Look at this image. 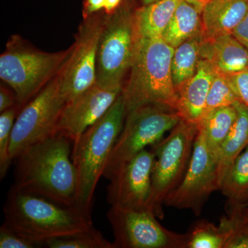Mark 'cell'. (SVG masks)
I'll return each instance as SVG.
<instances>
[{
  "mask_svg": "<svg viewBox=\"0 0 248 248\" xmlns=\"http://www.w3.org/2000/svg\"><path fill=\"white\" fill-rule=\"evenodd\" d=\"M73 141L57 133L29 147L16 158L14 186L63 206L76 207L78 174Z\"/></svg>",
  "mask_w": 248,
  "mask_h": 248,
  "instance_id": "1",
  "label": "cell"
},
{
  "mask_svg": "<svg viewBox=\"0 0 248 248\" xmlns=\"http://www.w3.org/2000/svg\"><path fill=\"white\" fill-rule=\"evenodd\" d=\"M4 223L24 237L44 246L54 238L76 234L93 226L91 215L63 206L14 185L4 206Z\"/></svg>",
  "mask_w": 248,
  "mask_h": 248,
  "instance_id": "2",
  "label": "cell"
},
{
  "mask_svg": "<svg viewBox=\"0 0 248 248\" xmlns=\"http://www.w3.org/2000/svg\"><path fill=\"white\" fill-rule=\"evenodd\" d=\"M174 51L161 38L137 35L130 78L122 91L126 114L146 105L177 112L178 97L171 74Z\"/></svg>",
  "mask_w": 248,
  "mask_h": 248,
  "instance_id": "3",
  "label": "cell"
},
{
  "mask_svg": "<svg viewBox=\"0 0 248 248\" xmlns=\"http://www.w3.org/2000/svg\"><path fill=\"white\" fill-rule=\"evenodd\" d=\"M126 117L120 94L107 113L73 141L71 158L78 174L76 207L91 215L94 191Z\"/></svg>",
  "mask_w": 248,
  "mask_h": 248,
  "instance_id": "4",
  "label": "cell"
},
{
  "mask_svg": "<svg viewBox=\"0 0 248 248\" xmlns=\"http://www.w3.org/2000/svg\"><path fill=\"white\" fill-rule=\"evenodd\" d=\"M71 51L46 53L14 37L0 56V78L14 90L19 107L25 105L58 74Z\"/></svg>",
  "mask_w": 248,
  "mask_h": 248,
  "instance_id": "5",
  "label": "cell"
},
{
  "mask_svg": "<svg viewBox=\"0 0 248 248\" xmlns=\"http://www.w3.org/2000/svg\"><path fill=\"white\" fill-rule=\"evenodd\" d=\"M198 132L197 124L182 120L167 137L151 146L155 161L148 210L159 219L164 217L165 200L185 177Z\"/></svg>",
  "mask_w": 248,
  "mask_h": 248,
  "instance_id": "6",
  "label": "cell"
},
{
  "mask_svg": "<svg viewBox=\"0 0 248 248\" xmlns=\"http://www.w3.org/2000/svg\"><path fill=\"white\" fill-rule=\"evenodd\" d=\"M182 120L177 112L146 105L126 114L103 176L111 180L134 156L164 138Z\"/></svg>",
  "mask_w": 248,
  "mask_h": 248,
  "instance_id": "7",
  "label": "cell"
},
{
  "mask_svg": "<svg viewBox=\"0 0 248 248\" xmlns=\"http://www.w3.org/2000/svg\"><path fill=\"white\" fill-rule=\"evenodd\" d=\"M66 104L58 74L18 114L10 144L13 161L29 147L58 133L59 122Z\"/></svg>",
  "mask_w": 248,
  "mask_h": 248,
  "instance_id": "8",
  "label": "cell"
},
{
  "mask_svg": "<svg viewBox=\"0 0 248 248\" xmlns=\"http://www.w3.org/2000/svg\"><path fill=\"white\" fill-rule=\"evenodd\" d=\"M137 33L134 15L119 8L106 16L98 46L96 83L104 87L123 86L133 63Z\"/></svg>",
  "mask_w": 248,
  "mask_h": 248,
  "instance_id": "9",
  "label": "cell"
},
{
  "mask_svg": "<svg viewBox=\"0 0 248 248\" xmlns=\"http://www.w3.org/2000/svg\"><path fill=\"white\" fill-rule=\"evenodd\" d=\"M148 210L110 206L108 221L116 248H187V234L169 231Z\"/></svg>",
  "mask_w": 248,
  "mask_h": 248,
  "instance_id": "10",
  "label": "cell"
},
{
  "mask_svg": "<svg viewBox=\"0 0 248 248\" xmlns=\"http://www.w3.org/2000/svg\"><path fill=\"white\" fill-rule=\"evenodd\" d=\"M106 16L94 14L84 19L66 61L59 72L61 91L66 103L96 83L98 46Z\"/></svg>",
  "mask_w": 248,
  "mask_h": 248,
  "instance_id": "11",
  "label": "cell"
},
{
  "mask_svg": "<svg viewBox=\"0 0 248 248\" xmlns=\"http://www.w3.org/2000/svg\"><path fill=\"white\" fill-rule=\"evenodd\" d=\"M216 190H219L218 158L210 151L203 133L199 130L185 177L168 196L164 205L191 210L200 216L209 197Z\"/></svg>",
  "mask_w": 248,
  "mask_h": 248,
  "instance_id": "12",
  "label": "cell"
},
{
  "mask_svg": "<svg viewBox=\"0 0 248 248\" xmlns=\"http://www.w3.org/2000/svg\"><path fill=\"white\" fill-rule=\"evenodd\" d=\"M155 161L154 151L145 149L124 165L107 187V202L110 206L148 210Z\"/></svg>",
  "mask_w": 248,
  "mask_h": 248,
  "instance_id": "13",
  "label": "cell"
},
{
  "mask_svg": "<svg viewBox=\"0 0 248 248\" xmlns=\"http://www.w3.org/2000/svg\"><path fill=\"white\" fill-rule=\"evenodd\" d=\"M123 89L124 86L104 87L95 83L76 99L67 102L59 122L58 133L74 141L107 113Z\"/></svg>",
  "mask_w": 248,
  "mask_h": 248,
  "instance_id": "14",
  "label": "cell"
},
{
  "mask_svg": "<svg viewBox=\"0 0 248 248\" xmlns=\"http://www.w3.org/2000/svg\"><path fill=\"white\" fill-rule=\"evenodd\" d=\"M200 59L208 62L215 73L224 76L248 68V50L231 34L202 37Z\"/></svg>",
  "mask_w": 248,
  "mask_h": 248,
  "instance_id": "15",
  "label": "cell"
},
{
  "mask_svg": "<svg viewBox=\"0 0 248 248\" xmlns=\"http://www.w3.org/2000/svg\"><path fill=\"white\" fill-rule=\"evenodd\" d=\"M215 74L211 65L200 59L195 74L176 89L177 112L182 120L197 125L200 123Z\"/></svg>",
  "mask_w": 248,
  "mask_h": 248,
  "instance_id": "16",
  "label": "cell"
},
{
  "mask_svg": "<svg viewBox=\"0 0 248 248\" xmlns=\"http://www.w3.org/2000/svg\"><path fill=\"white\" fill-rule=\"evenodd\" d=\"M248 12V0H208L202 8L203 38L232 34Z\"/></svg>",
  "mask_w": 248,
  "mask_h": 248,
  "instance_id": "17",
  "label": "cell"
},
{
  "mask_svg": "<svg viewBox=\"0 0 248 248\" xmlns=\"http://www.w3.org/2000/svg\"><path fill=\"white\" fill-rule=\"evenodd\" d=\"M181 1L161 0L136 10L133 15L137 35L144 38H161Z\"/></svg>",
  "mask_w": 248,
  "mask_h": 248,
  "instance_id": "18",
  "label": "cell"
},
{
  "mask_svg": "<svg viewBox=\"0 0 248 248\" xmlns=\"http://www.w3.org/2000/svg\"><path fill=\"white\" fill-rule=\"evenodd\" d=\"M234 106L237 110V117L218 155L219 189L227 170L248 146V108L240 102Z\"/></svg>",
  "mask_w": 248,
  "mask_h": 248,
  "instance_id": "19",
  "label": "cell"
},
{
  "mask_svg": "<svg viewBox=\"0 0 248 248\" xmlns=\"http://www.w3.org/2000/svg\"><path fill=\"white\" fill-rule=\"evenodd\" d=\"M201 33V11L194 5L182 0L161 36V39L175 48L186 41Z\"/></svg>",
  "mask_w": 248,
  "mask_h": 248,
  "instance_id": "20",
  "label": "cell"
},
{
  "mask_svg": "<svg viewBox=\"0 0 248 248\" xmlns=\"http://www.w3.org/2000/svg\"><path fill=\"white\" fill-rule=\"evenodd\" d=\"M237 117L235 106L218 108L205 114L198 124L210 151L218 158L220 148Z\"/></svg>",
  "mask_w": 248,
  "mask_h": 248,
  "instance_id": "21",
  "label": "cell"
},
{
  "mask_svg": "<svg viewBox=\"0 0 248 248\" xmlns=\"http://www.w3.org/2000/svg\"><path fill=\"white\" fill-rule=\"evenodd\" d=\"M219 190L227 203L238 206L248 204V146L236 157L222 179Z\"/></svg>",
  "mask_w": 248,
  "mask_h": 248,
  "instance_id": "22",
  "label": "cell"
},
{
  "mask_svg": "<svg viewBox=\"0 0 248 248\" xmlns=\"http://www.w3.org/2000/svg\"><path fill=\"white\" fill-rule=\"evenodd\" d=\"M202 40L201 33L174 48L171 62V74L175 90L197 72L200 60Z\"/></svg>",
  "mask_w": 248,
  "mask_h": 248,
  "instance_id": "23",
  "label": "cell"
},
{
  "mask_svg": "<svg viewBox=\"0 0 248 248\" xmlns=\"http://www.w3.org/2000/svg\"><path fill=\"white\" fill-rule=\"evenodd\" d=\"M187 235V248H225L231 226L227 215L220 219L218 226L207 220H200L191 226Z\"/></svg>",
  "mask_w": 248,
  "mask_h": 248,
  "instance_id": "24",
  "label": "cell"
},
{
  "mask_svg": "<svg viewBox=\"0 0 248 248\" xmlns=\"http://www.w3.org/2000/svg\"><path fill=\"white\" fill-rule=\"evenodd\" d=\"M44 246L50 248H116L114 243L108 241L93 226L76 234L49 239Z\"/></svg>",
  "mask_w": 248,
  "mask_h": 248,
  "instance_id": "25",
  "label": "cell"
},
{
  "mask_svg": "<svg viewBox=\"0 0 248 248\" xmlns=\"http://www.w3.org/2000/svg\"><path fill=\"white\" fill-rule=\"evenodd\" d=\"M239 102L228 78L216 73L209 90L204 115L218 108L234 106Z\"/></svg>",
  "mask_w": 248,
  "mask_h": 248,
  "instance_id": "26",
  "label": "cell"
},
{
  "mask_svg": "<svg viewBox=\"0 0 248 248\" xmlns=\"http://www.w3.org/2000/svg\"><path fill=\"white\" fill-rule=\"evenodd\" d=\"M19 106L1 112L0 115V179L2 180L7 174L13 160L10 156L11 133L16 121Z\"/></svg>",
  "mask_w": 248,
  "mask_h": 248,
  "instance_id": "27",
  "label": "cell"
},
{
  "mask_svg": "<svg viewBox=\"0 0 248 248\" xmlns=\"http://www.w3.org/2000/svg\"><path fill=\"white\" fill-rule=\"evenodd\" d=\"M240 207L226 203L231 234L225 248H248V221L241 215Z\"/></svg>",
  "mask_w": 248,
  "mask_h": 248,
  "instance_id": "28",
  "label": "cell"
},
{
  "mask_svg": "<svg viewBox=\"0 0 248 248\" xmlns=\"http://www.w3.org/2000/svg\"><path fill=\"white\" fill-rule=\"evenodd\" d=\"M38 246L40 245L18 234L4 223L1 225L0 228V248H33L38 247Z\"/></svg>",
  "mask_w": 248,
  "mask_h": 248,
  "instance_id": "29",
  "label": "cell"
},
{
  "mask_svg": "<svg viewBox=\"0 0 248 248\" xmlns=\"http://www.w3.org/2000/svg\"><path fill=\"white\" fill-rule=\"evenodd\" d=\"M226 77L239 97L240 102L248 108V68Z\"/></svg>",
  "mask_w": 248,
  "mask_h": 248,
  "instance_id": "30",
  "label": "cell"
},
{
  "mask_svg": "<svg viewBox=\"0 0 248 248\" xmlns=\"http://www.w3.org/2000/svg\"><path fill=\"white\" fill-rule=\"evenodd\" d=\"M248 50V12L232 34Z\"/></svg>",
  "mask_w": 248,
  "mask_h": 248,
  "instance_id": "31",
  "label": "cell"
},
{
  "mask_svg": "<svg viewBox=\"0 0 248 248\" xmlns=\"http://www.w3.org/2000/svg\"><path fill=\"white\" fill-rule=\"evenodd\" d=\"M17 103V98L16 94H13L9 90L1 86L0 90V112L11 108Z\"/></svg>",
  "mask_w": 248,
  "mask_h": 248,
  "instance_id": "32",
  "label": "cell"
},
{
  "mask_svg": "<svg viewBox=\"0 0 248 248\" xmlns=\"http://www.w3.org/2000/svg\"><path fill=\"white\" fill-rule=\"evenodd\" d=\"M105 0H85L83 8V16L84 19L97 14L104 9Z\"/></svg>",
  "mask_w": 248,
  "mask_h": 248,
  "instance_id": "33",
  "label": "cell"
},
{
  "mask_svg": "<svg viewBox=\"0 0 248 248\" xmlns=\"http://www.w3.org/2000/svg\"><path fill=\"white\" fill-rule=\"evenodd\" d=\"M123 0H105L104 11L106 14L109 16L114 14L117 9H119Z\"/></svg>",
  "mask_w": 248,
  "mask_h": 248,
  "instance_id": "34",
  "label": "cell"
},
{
  "mask_svg": "<svg viewBox=\"0 0 248 248\" xmlns=\"http://www.w3.org/2000/svg\"><path fill=\"white\" fill-rule=\"evenodd\" d=\"M187 1L190 4L194 5L196 6L202 13V8H203L204 4H205V0H184Z\"/></svg>",
  "mask_w": 248,
  "mask_h": 248,
  "instance_id": "35",
  "label": "cell"
},
{
  "mask_svg": "<svg viewBox=\"0 0 248 248\" xmlns=\"http://www.w3.org/2000/svg\"><path fill=\"white\" fill-rule=\"evenodd\" d=\"M240 211L243 217L248 221V204L244 206L240 207Z\"/></svg>",
  "mask_w": 248,
  "mask_h": 248,
  "instance_id": "36",
  "label": "cell"
},
{
  "mask_svg": "<svg viewBox=\"0 0 248 248\" xmlns=\"http://www.w3.org/2000/svg\"><path fill=\"white\" fill-rule=\"evenodd\" d=\"M141 1L142 4L144 5H148L152 4V3L156 2V1H161V0H140Z\"/></svg>",
  "mask_w": 248,
  "mask_h": 248,
  "instance_id": "37",
  "label": "cell"
},
{
  "mask_svg": "<svg viewBox=\"0 0 248 248\" xmlns=\"http://www.w3.org/2000/svg\"><path fill=\"white\" fill-rule=\"evenodd\" d=\"M208 1V0H205V2H206V1Z\"/></svg>",
  "mask_w": 248,
  "mask_h": 248,
  "instance_id": "38",
  "label": "cell"
}]
</instances>
